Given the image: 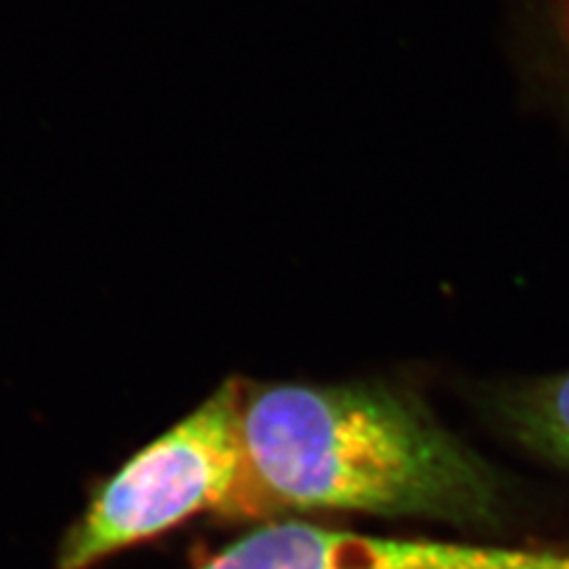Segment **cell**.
Masks as SVG:
<instances>
[{
    "label": "cell",
    "mask_w": 569,
    "mask_h": 569,
    "mask_svg": "<svg viewBox=\"0 0 569 569\" xmlns=\"http://www.w3.org/2000/svg\"><path fill=\"white\" fill-rule=\"evenodd\" d=\"M550 50L569 83V0H543Z\"/></svg>",
    "instance_id": "5"
},
{
    "label": "cell",
    "mask_w": 569,
    "mask_h": 569,
    "mask_svg": "<svg viewBox=\"0 0 569 569\" xmlns=\"http://www.w3.org/2000/svg\"><path fill=\"white\" fill-rule=\"evenodd\" d=\"M406 539L366 537L305 520H271L242 533L192 569H413Z\"/></svg>",
    "instance_id": "3"
},
{
    "label": "cell",
    "mask_w": 569,
    "mask_h": 569,
    "mask_svg": "<svg viewBox=\"0 0 569 569\" xmlns=\"http://www.w3.org/2000/svg\"><path fill=\"white\" fill-rule=\"evenodd\" d=\"M200 515L257 520L240 441V378L219 385L112 475L96 479L58 546L56 569H93Z\"/></svg>",
    "instance_id": "2"
},
{
    "label": "cell",
    "mask_w": 569,
    "mask_h": 569,
    "mask_svg": "<svg viewBox=\"0 0 569 569\" xmlns=\"http://www.w3.org/2000/svg\"><path fill=\"white\" fill-rule=\"evenodd\" d=\"M240 441L257 520L323 510L458 527L501 518L487 462L395 387L240 380Z\"/></svg>",
    "instance_id": "1"
},
{
    "label": "cell",
    "mask_w": 569,
    "mask_h": 569,
    "mask_svg": "<svg viewBox=\"0 0 569 569\" xmlns=\"http://www.w3.org/2000/svg\"><path fill=\"white\" fill-rule=\"evenodd\" d=\"M493 406L515 441L569 470V372L515 385Z\"/></svg>",
    "instance_id": "4"
}]
</instances>
